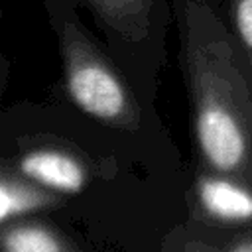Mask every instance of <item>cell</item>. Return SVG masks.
Wrapping results in <instances>:
<instances>
[{"mask_svg":"<svg viewBox=\"0 0 252 252\" xmlns=\"http://www.w3.org/2000/svg\"><path fill=\"white\" fill-rule=\"evenodd\" d=\"M183 67L203 169L252 183V94L215 0H181Z\"/></svg>","mask_w":252,"mask_h":252,"instance_id":"cell-1","label":"cell"},{"mask_svg":"<svg viewBox=\"0 0 252 252\" xmlns=\"http://www.w3.org/2000/svg\"><path fill=\"white\" fill-rule=\"evenodd\" d=\"M18 167L26 179L59 193H79L87 183L85 165L75 156L61 150H32L22 156Z\"/></svg>","mask_w":252,"mask_h":252,"instance_id":"cell-4","label":"cell"},{"mask_svg":"<svg viewBox=\"0 0 252 252\" xmlns=\"http://www.w3.org/2000/svg\"><path fill=\"white\" fill-rule=\"evenodd\" d=\"M61 51L67 91L81 110L118 128L140 124V112L130 91L79 26H65Z\"/></svg>","mask_w":252,"mask_h":252,"instance_id":"cell-2","label":"cell"},{"mask_svg":"<svg viewBox=\"0 0 252 252\" xmlns=\"http://www.w3.org/2000/svg\"><path fill=\"white\" fill-rule=\"evenodd\" d=\"M55 197L18 179H0V222L51 207Z\"/></svg>","mask_w":252,"mask_h":252,"instance_id":"cell-6","label":"cell"},{"mask_svg":"<svg viewBox=\"0 0 252 252\" xmlns=\"http://www.w3.org/2000/svg\"><path fill=\"white\" fill-rule=\"evenodd\" d=\"M96 12L126 37L138 39L146 33L154 0H89Z\"/></svg>","mask_w":252,"mask_h":252,"instance_id":"cell-5","label":"cell"},{"mask_svg":"<svg viewBox=\"0 0 252 252\" xmlns=\"http://www.w3.org/2000/svg\"><path fill=\"white\" fill-rule=\"evenodd\" d=\"M226 28L252 94V0H224Z\"/></svg>","mask_w":252,"mask_h":252,"instance_id":"cell-7","label":"cell"},{"mask_svg":"<svg viewBox=\"0 0 252 252\" xmlns=\"http://www.w3.org/2000/svg\"><path fill=\"white\" fill-rule=\"evenodd\" d=\"M193 207L197 219L217 232L207 250L226 236L252 230V183L201 167L193 183Z\"/></svg>","mask_w":252,"mask_h":252,"instance_id":"cell-3","label":"cell"},{"mask_svg":"<svg viewBox=\"0 0 252 252\" xmlns=\"http://www.w3.org/2000/svg\"><path fill=\"white\" fill-rule=\"evenodd\" d=\"M0 248L10 252H61L69 250L55 230L41 224H14L0 232Z\"/></svg>","mask_w":252,"mask_h":252,"instance_id":"cell-8","label":"cell"}]
</instances>
